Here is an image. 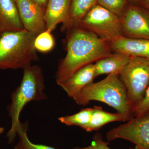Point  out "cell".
Instances as JSON below:
<instances>
[{
    "instance_id": "19",
    "label": "cell",
    "mask_w": 149,
    "mask_h": 149,
    "mask_svg": "<svg viewBox=\"0 0 149 149\" xmlns=\"http://www.w3.org/2000/svg\"><path fill=\"white\" fill-rule=\"evenodd\" d=\"M55 46V40L51 32L46 30L37 35L34 42L36 50L47 53L52 50Z\"/></svg>"
},
{
    "instance_id": "24",
    "label": "cell",
    "mask_w": 149,
    "mask_h": 149,
    "mask_svg": "<svg viewBox=\"0 0 149 149\" xmlns=\"http://www.w3.org/2000/svg\"><path fill=\"white\" fill-rule=\"evenodd\" d=\"M138 2L142 6L149 11V0H140Z\"/></svg>"
},
{
    "instance_id": "3",
    "label": "cell",
    "mask_w": 149,
    "mask_h": 149,
    "mask_svg": "<svg viewBox=\"0 0 149 149\" xmlns=\"http://www.w3.org/2000/svg\"><path fill=\"white\" fill-rule=\"evenodd\" d=\"M79 105H87L92 101L107 104L133 118L134 109L128 98L125 85L117 74H108L103 80L91 83L83 88L73 99Z\"/></svg>"
},
{
    "instance_id": "8",
    "label": "cell",
    "mask_w": 149,
    "mask_h": 149,
    "mask_svg": "<svg viewBox=\"0 0 149 149\" xmlns=\"http://www.w3.org/2000/svg\"><path fill=\"white\" fill-rule=\"evenodd\" d=\"M122 36L149 40V11L134 5H127L120 17Z\"/></svg>"
},
{
    "instance_id": "20",
    "label": "cell",
    "mask_w": 149,
    "mask_h": 149,
    "mask_svg": "<svg viewBox=\"0 0 149 149\" xmlns=\"http://www.w3.org/2000/svg\"><path fill=\"white\" fill-rule=\"evenodd\" d=\"M97 4L120 17L128 5L127 0H97Z\"/></svg>"
},
{
    "instance_id": "14",
    "label": "cell",
    "mask_w": 149,
    "mask_h": 149,
    "mask_svg": "<svg viewBox=\"0 0 149 149\" xmlns=\"http://www.w3.org/2000/svg\"><path fill=\"white\" fill-rule=\"evenodd\" d=\"M130 59V56L128 55L115 52L98 61L94 64L96 77L104 74L119 75Z\"/></svg>"
},
{
    "instance_id": "17",
    "label": "cell",
    "mask_w": 149,
    "mask_h": 149,
    "mask_svg": "<svg viewBox=\"0 0 149 149\" xmlns=\"http://www.w3.org/2000/svg\"><path fill=\"white\" fill-rule=\"evenodd\" d=\"M93 111L91 108L84 109L75 114L59 117L58 120L68 126H79L85 130L91 121Z\"/></svg>"
},
{
    "instance_id": "16",
    "label": "cell",
    "mask_w": 149,
    "mask_h": 149,
    "mask_svg": "<svg viewBox=\"0 0 149 149\" xmlns=\"http://www.w3.org/2000/svg\"><path fill=\"white\" fill-rule=\"evenodd\" d=\"M131 119L126 115L118 112L116 113L109 112L104 110L101 107L95 106L93 108L91 121L85 130L90 132L96 131L110 123L115 121H128Z\"/></svg>"
},
{
    "instance_id": "15",
    "label": "cell",
    "mask_w": 149,
    "mask_h": 149,
    "mask_svg": "<svg viewBox=\"0 0 149 149\" xmlns=\"http://www.w3.org/2000/svg\"><path fill=\"white\" fill-rule=\"evenodd\" d=\"M97 4V0H71L67 19L62 24V32L78 26L84 17Z\"/></svg>"
},
{
    "instance_id": "12",
    "label": "cell",
    "mask_w": 149,
    "mask_h": 149,
    "mask_svg": "<svg viewBox=\"0 0 149 149\" xmlns=\"http://www.w3.org/2000/svg\"><path fill=\"white\" fill-rule=\"evenodd\" d=\"M15 0H0V32H15L24 29Z\"/></svg>"
},
{
    "instance_id": "27",
    "label": "cell",
    "mask_w": 149,
    "mask_h": 149,
    "mask_svg": "<svg viewBox=\"0 0 149 149\" xmlns=\"http://www.w3.org/2000/svg\"><path fill=\"white\" fill-rule=\"evenodd\" d=\"M134 149H142L141 148H139V147H138L137 146H136V147H135V148H134Z\"/></svg>"
},
{
    "instance_id": "25",
    "label": "cell",
    "mask_w": 149,
    "mask_h": 149,
    "mask_svg": "<svg viewBox=\"0 0 149 149\" xmlns=\"http://www.w3.org/2000/svg\"><path fill=\"white\" fill-rule=\"evenodd\" d=\"M4 130V128H3V127H0V134H2L3 133Z\"/></svg>"
},
{
    "instance_id": "2",
    "label": "cell",
    "mask_w": 149,
    "mask_h": 149,
    "mask_svg": "<svg viewBox=\"0 0 149 149\" xmlns=\"http://www.w3.org/2000/svg\"><path fill=\"white\" fill-rule=\"evenodd\" d=\"M45 85L42 70L37 65H30L23 69L20 85L11 95V103L7 107L11 126L6 137L9 143H13L21 124L19 116L24 107L32 101L47 99L45 93Z\"/></svg>"
},
{
    "instance_id": "1",
    "label": "cell",
    "mask_w": 149,
    "mask_h": 149,
    "mask_svg": "<svg viewBox=\"0 0 149 149\" xmlns=\"http://www.w3.org/2000/svg\"><path fill=\"white\" fill-rule=\"evenodd\" d=\"M66 54L60 62L56 74L58 85L80 68L111 54L109 43L77 26L69 30Z\"/></svg>"
},
{
    "instance_id": "10",
    "label": "cell",
    "mask_w": 149,
    "mask_h": 149,
    "mask_svg": "<svg viewBox=\"0 0 149 149\" xmlns=\"http://www.w3.org/2000/svg\"><path fill=\"white\" fill-rule=\"evenodd\" d=\"M96 77L95 65L92 63L77 70L59 86L69 97L73 99L83 88L93 83Z\"/></svg>"
},
{
    "instance_id": "28",
    "label": "cell",
    "mask_w": 149,
    "mask_h": 149,
    "mask_svg": "<svg viewBox=\"0 0 149 149\" xmlns=\"http://www.w3.org/2000/svg\"><path fill=\"white\" fill-rule=\"evenodd\" d=\"M1 35H2L1 32H0V37H1Z\"/></svg>"
},
{
    "instance_id": "5",
    "label": "cell",
    "mask_w": 149,
    "mask_h": 149,
    "mask_svg": "<svg viewBox=\"0 0 149 149\" xmlns=\"http://www.w3.org/2000/svg\"><path fill=\"white\" fill-rule=\"evenodd\" d=\"M119 77L134 109L143 98L149 85V59L130 56Z\"/></svg>"
},
{
    "instance_id": "9",
    "label": "cell",
    "mask_w": 149,
    "mask_h": 149,
    "mask_svg": "<svg viewBox=\"0 0 149 149\" xmlns=\"http://www.w3.org/2000/svg\"><path fill=\"white\" fill-rule=\"evenodd\" d=\"M24 29L37 35L46 30L45 9L31 0H15Z\"/></svg>"
},
{
    "instance_id": "26",
    "label": "cell",
    "mask_w": 149,
    "mask_h": 149,
    "mask_svg": "<svg viewBox=\"0 0 149 149\" xmlns=\"http://www.w3.org/2000/svg\"><path fill=\"white\" fill-rule=\"evenodd\" d=\"M131 1H132L137 2H138L140 0H131Z\"/></svg>"
},
{
    "instance_id": "7",
    "label": "cell",
    "mask_w": 149,
    "mask_h": 149,
    "mask_svg": "<svg viewBox=\"0 0 149 149\" xmlns=\"http://www.w3.org/2000/svg\"><path fill=\"white\" fill-rule=\"evenodd\" d=\"M106 137L109 141L124 139L141 149H149V110L109 130Z\"/></svg>"
},
{
    "instance_id": "4",
    "label": "cell",
    "mask_w": 149,
    "mask_h": 149,
    "mask_svg": "<svg viewBox=\"0 0 149 149\" xmlns=\"http://www.w3.org/2000/svg\"><path fill=\"white\" fill-rule=\"evenodd\" d=\"M37 36L24 29L2 33L0 37V70H23L38 60L34 46Z\"/></svg>"
},
{
    "instance_id": "22",
    "label": "cell",
    "mask_w": 149,
    "mask_h": 149,
    "mask_svg": "<svg viewBox=\"0 0 149 149\" xmlns=\"http://www.w3.org/2000/svg\"><path fill=\"white\" fill-rule=\"evenodd\" d=\"M149 110V85L143 98L134 109V116L145 113Z\"/></svg>"
},
{
    "instance_id": "21",
    "label": "cell",
    "mask_w": 149,
    "mask_h": 149,
    "mask_svg": "<svg viewBox=\"0 0 149 149\" xmlns=\"http://www.w3.org/2000/svg\"><path fill=\"white\" fill-rule=\"evenodd\" d=\"M108 144V142L103 140L101 134L97 133L94 136L92 143L90 146L85 148L75 147L72 149H111L109 147Z\"/></svg>"
},
{
    "instance_id": "13",
    "label": "cell",
    "mask_w": 149,
    "mask_h": 149,
    "mask_svg": "<svg viewBox=\"0 0 149 149\" xmlns=\"http://www.w3.org/2000/svg\"><path fill=\"white\" fill-rule=\"evenodd\" d=\"M71 0H48L45 13L47 30L52 32L59 23L67 19Z\"/></svg>"
},
{
    "instance_id": "6",
    "label": "cell",
    "mask_w": 149,
    "mask_h": 149,
    "mask_svg": "<svg viewBox=\"0 0 149 149\" xmlns=\"http://www.w3.org/2000/svg\"><path fill=\"white\" fill-rule=\"evenodd\" d=\"M78 26L109 43L122 35L120 17L98 4L91 9Z\"/></svg>"
},
{
    "instance_id": "23",
    "label": "cell",
    "mask_w": 149,
    "mask_h": 149,
    "mask_svg": "<svg viewBox=\"0 0 149 149\" xmlns=\"http://www.w3.org/2000/svg\"><path fill=\"white\" fill-rule=\"evenodd\" d=\"M33 2L37 4L41 7L45 9L47 4L48 0H31Z\"/></svg>"
},
{
    "instance_id": "11",
    "label": "cell",
    "mask_w": 149,
    "mask_h": 149,
    "mask_svg": "<svg viewBox=\"0 0 149 149\" xmlns=\"http://www.w3.org/2000/svg\"><path fill=\"white\" fill-rule=\"evenodd\" d=\"M109 45L115 52L149 59V39H132L122 35L111 41Z\"/></svg>"
},
{
    "instance_id": "18",
    "label": "cell",
    "mask_w": 149,
    "mask_h": 149,
    "mask_svg": "<svg viewBox=\"0 0 149 149\" xmlns=\"http://www.w3.org/2000/svg\"><path fill=\"white\" fill-rule=\"evenodd\" d=\"M28 126L27 123L20 124L17 132L19 141L15 146L14 149H58L47 145L35 144L31 142L27 135Z\"/></svg>"
}]
</instances>
